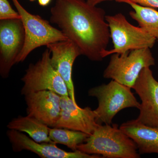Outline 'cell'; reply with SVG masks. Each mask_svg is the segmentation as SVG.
Segmentation results:
<instances>
[{"label":"cell","mask_w":158,"mask_h":158,"mask_svg":"<svg viewBox=\"0 0 158 158\" xmlns=\"http://www.w3.org/2000/svg\"><path fill=\"white\" fill-rule=\"evenodd\" d=\"M106 19L110 28L113 48L105 51L104 58L113 54H123L134 50L151 48L155 44V38L143 28L130 23L122 13L106 15Z\"/></svg>","instance_id":"277c9868"},{"label":"cell","mask_w":158,"mask_h":158,"mask_svg":"<svg viewBox=\"0 0 158 158\" xmlns=\"http://www.w3.org/2000/svg\"><path fill=\"white\" fill-rule=\"evenodd\" d=\"M90 136L88 134L78 131L52 127L49 130V138L56 144H62L72 150H77L79 144L84 143Z\"/></svg>","instance_id":"e0dca14e"},{"label":"cell","mask_w":158,"mask_h":158,"mask_svg":"<svg viewBox=\"0 0 158 158\" xmlns=\"http://www.w3.org/2000/svg\"><path fill=\"white\" fill-rule=\"evenodd\" d=\"M7 136L15 152L26 150L36 154L42 158H100L101 156L90 155L78 150L67 152L57 147L55 143L36 142L23 134L13 130L7 131Z\"/></svg>","instance_id":"30bf717a"},{"label":"cell","mask_w":158,"mask_h":158,"mask_svg":"<svg viewBox=\"0 0 158 158\" xmlns=\"http://www.w3.org/2000/svg\"><path fill=\"white\" fill-rule=\"evenodd\" d=\"M77 150L102 158H140L135 143L117 124L100 125Z\"/></svg>","instance_id":"7a4b0ae2"},{"label":"cell","mask_w":158,"mask_h":158,"mask_svg":"<svg viewBox=\"0 0 158 158\" xmlns=\"http://www.w3.org/2000/svg\"><path fill=\"white\" fill-rule=\"evenodd\" d=\"M155 65L150 48L134 50L123 54H112L103 77L132 88L141 71Z\"/></svg>","instance_id":"8992f818"},{"label":"cell","mask_w":158,"mask_h":158,"mask_svg":"<svg viewBox=\"0 0 158 158\" xmlns=\"http://www.w3.org/2000/svg\"><path fill=\"white\" fill-rule=\"evenodd\" d=\"M86 1L89 5L92 6H96L97 5L102 2H105V1H113V0H86ZM115 1L118 2L120 0H115Z\"/></svg>","instance_id":"ffe728a7"},{"label":"cell","mask_w":158,"mask_h":158,"mask_svg":"<svg viewBox=\"0 0 158 158\" xmlns=\"http://www.w3.org/2000/svg\"><path fill=\"white\" fill-rule=\"evenodd\" d=\"M7 127L9 130L26 133L36 142L54 143L49 138L50 127L37 118L28 115L20 116L13 118Z\"/></svg>","instance_id":"9a60e30c"},{"label":"cell","mask_w":158,"mask_h":158,"mask_svg":"<svg viewBox=\"0 0 158 158\" xmlns=\"http://www.w3.org/2000/svg\"><path fill=\"white\" fill-rule=\"evenodd\" d=\"M21 19L20 15L11 7L8 0H0V19Z\"/></svg>","instance_id":"ac0fdd59"},{"label":"cell","mask_w":158,"mask_h":158,"mask_svg":"<svg viewBox=\"0 0 158 158\" xmlns=\"http://www.w3.org/2000/svg\"><path fill=\"white\" fill-rule=\"evenodd\" d=\"M132 89L141 100L136 119L146 125L158 127V81L150 67L141 71Z\"/></svg>","instance_id":"9c48e42d"},{"label":"cell","mask_w":158,"mask_h":158,"mask_svg":"<svg viewBox=\"0 0 158 158\" xmlns=\"http://www.w3.org/2000/svg\"><path fill=\"white\" fill-rule=\"evenodd\" d=\"M119 128L135 143L140 154H158V127L146 125L136 119L123 123Z\"/></svg>","instance_id":"5bb4252c"},{"label":"cell","mask_w":158,"mask_h":158,"mask_svg":"<svg viewBox=\"0 0 158 158\" xmlns=\"http://www.w3.org/2000/svg\"><path fill=\"white\" fill-rule=\"evenodd\" d=\"M50 21L78 47L81 55L102 61L110 33L103 9L86 0H56L51 9Z\"/></svg>","instance_id":"6da1fadb"},{"label":"cell","mask_w":158,"mask_h":158,"mask_svg":"<svg viewBox=\"0 0 158 158\" xmlns=\"http://www.w3.org/2000/svg\"><path fill=\"white\" fill-rule=\"evenodd\" d=\"M51 56L50 51L47 49L37 62L29 65L21 79L23 83L21 94L50 90L61 96H69L65 81L52 65Z\"/></svg>","instance_id":"52a82bcc"},{"label":"cell","mask_w":158,"mask_h":158,"mask_svg":"<svg viewBox=\"0 0 158 158\" xmlns=\"http://www.w3.org/2000/svg\"><path fill=\"white\" fill-rule=\"evenodd\" d=\"M118 2L129 5L134 10L129 13L131 18L158 41V11L154 8L141 6L131 0H120Z\"/></svg>","instance_id":"2e32d148"},{"label":"cell","mask_w":158,"mask_h":158,"mask_svg":"<svg viewBox=\"0 0 158 158\" xmlns=\"http://www.w3.org/2000/svg\"><path fill=\"white\" fill-rule=\"evenodd\" d=\"M12 1L21 17L25 33L24 44L16 59V63L23 62L37 48L68 39L61 30L54 27L39 15L31 14L26 10L18 0Z\"/></svg>","instance_id":"5b68a950"},{"label":"cell","mask_w":158,"mask_h":158,"mask_svg":"<svg viewBox=\"0 0 158 158\" xmlns=\"http://www.w3.org/2000/svg\"><path fill=\"white\" fill-rule=\"evenodd\" d=\"M133 2L145 7L158 8V0H131Z\"/></svg>","instance_id":"d6986e66"},{"label":"cell","mask_w":158,"mask_h":158,"mask_svg":"<svg viewBox=\"0 0 158 158\" xmlns=\"http://www.w3.org/2000/svg\"><path fill=\"white\" fill-rule=\"evenodd\" d=\"M131 89L112 80L106 85L89 89L88 95L96 98L98 101V106L94 110L98 124H112L115 116L123 109L136 108L139 110L140 103Z\"/></svg>","instance_id":"3957f363"},{"label":"cell","mask_w":158,"mask_h":158,"mask_svg":"<svg viewBox=\"0 0 158 158\" xmlns=\"http://www.w3.org/2000/svg\"><path fill=\"white\" fill-rule=\"evenodd\" d=\"M47 47L51 52L52 65L65 81L69 97L77 104L72 73L74 62L81 55L78 47L69 39L53 43Z\"/></svg>","instance_id":"4fadbf2b"},{"label":"cell","mask_w":158,"mask_h":158,"mask_svg":"<svg viewBox=\"0 0 158 158\" xmlns=\"http://www.w3.org/2000/svg\"><path fill=\"white\" fill-rule=\"evenodd\" d=\"M51 1L52 0H38L39 5L42 6H48Z\"/></svg>","instance_id":"44dd1931"},{"label":"cell","mask_w":158,"mask_h":158,"mask_svg":"<svg viewBox=\"0 0 158 158\" xmlns=\"http://www.w3.org/2000/svg\"><path fill=\"white\" fill-rule=\"evenodd\" d=\"M61 113L53 127L62 128L92 135L100 125L96 121L94 110L80 107L69 96H61Z\"/></svg>","instance_id":"8fae6325"},{"label":"cell","mask_w":158,"mask_h":158,"mask_svg":"<svg viewBox=\"0 0 158 158\" xmlns=\"http://www.w3.org/2000/svg\"><path fill=\"white\" fill-rule=\"evenodd\" d=\"M30 1H31V2H33V1H35V0H30Z\"/></svg>","instance_id":"7402d4cb"},{"label":"cell","mask_w":158,"mask_h":158,"mask_svg":"<svg viewBox=\"0 0 158 158\" xmlns=\"http://www.w3.org/2000/svg\"><path fill=\"white\" fill-rule=\"evenodd\" d=\"M24 96L27 115L54 127L61 113V96L50 90H42Z\"/></svg>","instance_id":"7c38bea8"},{"label":"cell","mask_w":158,"mask_h":158,"mask_svg":"<svg viewBox=\"0 0 158 158\" xmlns=\"http://www.w3.org/2000/svg\"><path fill=\"white\" fill-rule=\"evenodd\" d=\"M25 33L21 19L3 20L0 22V74L9 76L11 68L22 50Z\"/></svg>","instance_id":"ba28073f"}]
</instances>
